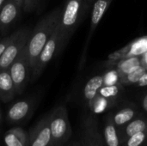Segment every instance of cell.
Instances as JSON below:
<instances>
[{"instance_id":"8fae6325","label":"cell","mask_w":147,"mask_h":146,"mask_svg":"<svg viewBox=\"0 0 147 146\" xmlns=\"http://www.w3.org/2000/svg\"><path fill=\"white\" fill-rule=\"evenodd\" d=\"M140 113L142 112H140V108L136 104L128 102L122 105L115 111L111 112V115L115 125L116 126L117 129L120 130Z\"/></svg>"},{"instance_id":"9a60e30c","label":"cell","mask_w":147,"mask_h":146,"mask_svg":"<svg viewBox=\"0 0 147 146\" xmlns=\"http://www.w3.org/2000/svg\"><path fill=\"white\" fill-rule=\"evenodd\" d=\"M14 82L8 70H0V101L6 103L16 96Z\"/></svg>"},{"instance_id":"e0dca14e","label":"cell","mask_w":147,"mask_h":146,"mask_svg":"<svg viewBox=\"0 0 147 146\" xmlns=\"http://www.w3.org/2000/svg\"><path fill=\"white\" fill-rule=\"evenodd\" d=\"M118 103L116 100H111L102 96L101 95L97 94L90 102L88 103V108L90 113L94 114H101L107 111H109Z\"/></svg>"},{"instance_id":"52a82bcc","label":"cell","mask_w":147,"mask_h":146,"mask_svg":"<svg viewBox=\"0 0 147 146\" xmlns=\"http://www.w3.org/2000/svg\"><path fill=\"white\" fill-rule=\"evenodd\" d=\"M79 142L81 146H106L96 114L90 113L84 117Z\"/></svg>"},{"instance_id":"7402d4cb","label":"cell","mask_w":147,"mask_h":146,"mask_svg":"<svg viewBox=\"0 0 147 146\" xmlns=\"http://www.w3.org/2000/svg\"><path fill=\"white\" fill-rule=\"evenodd\" d=\"M147 37L139 39L131 43L130 49L127 54V57L130 56H141L147 52Z\"/></svg>"},{"instance_id":"6da1fadb","label":"cell","mask_w":147,"mask_h":146,"mask_svg":"<svg viewBox=\"0 0 147 146\" xmlns=\"http://www.w3.org/2000/svg\"><path fill=\"white\" fill-rule=\"evenodd\" d=\"M61 9L57 8L42 17L31 30L26 47L30 66L33 69L42 48L55 31L60 18Z\"/></svg>"},{"instance_id":"7a4b0ae2","label":"cell","mask_w":147,"mask_h":146,"mask_svg":"<svg viewBox=\"0 0 147 146\" xmlns=\"http://www.w3.org/2000/svg\"><path fill=\"white\" fill-rule=\"evenodd\" d=\"M51 131V146H65L71 139L72 129L68 111L64 104L56 106L48 114Z\"/></svg>"},{"instance_id":"7c38bea8","label":"cell","mask_w":147,"mask_h":146,"mask_svg":"<svg viewBox=\"0 0 147 146\" xmlns=\"http://www.w3.org/2000/svg\"><path fill=\"white\" fill-rule=\"evenodd\" d=\"M22 8L8 0L0 9V32L9 29L20 17Z\"/></svg>"},{"instance_id":"ac0fdd59","label":"cell","mask_w":147,"mask_h":146,"mask_svg":"<svg viewBox=\"0 0 147 146\" xmlns=\"http://www.w3.org/2000/svg\"><path fill=\"white\" fill-rule=\"evenodd\" d=\"M103 85V77L102 75H96L92 77L88 80L84 88V99L86 102L87 105L89 102L93 100V98L98 94L99 89Z\"/></svg>"},{"instance_id":"ba28073f","label":"cell","mask_w":147,"mask_h":146,"mask_svg":"<svg viewBox=\"0 0 147 146\" xmlns=\"http://www.w3.org/2000/svg\"><path fill=\"white\" fill-rule=\"evenodd\" d=\"M35 100L26 98L14 102L7 110L6 120L9 124H19L23 122L34 111Z\"/></svg>"},{"instance_id":"4fadbf2b","label":"cell","mask_w":147,"mask_h":146,"mask_svg":"<svg viewBox=\"0 0 147 146\" xmlns=\"http://www.w3.org/2000/svg\"><path fill=\"white\" fill-rule=\"evenodd\" d=\"M147 130V115L143 113H140L134 120L118 130L119 136L121 143L131 136L140 133L142 131Z\"/></svg>"},{"instance_id":"1f68e13d","label":"cell","mask_w":147,"mask_h":146,"mask_svg":"<svg viewBox=\"0 0 147 146\" xmlns=\"http://www.w3.org/2000/svg\"><path fill=\"white\" fill-rule=\"evenodd\" d=\"M11 1H13L15 3H16L17 5H19L20 7H22V5H23V1H24V0H11Z\"/></svg>"},{"instance_id":"9c48e42d","label":"cell","mask_w":147,"mask_h":146,"mask_svg":"<svg viewBox=\"0 0 147 146\" xmlns=\"http://www.w3.org/2000/svg\"><path fill=\"white\" fill-rule=\"evenodd\" d=\"M48 114L40 119L28 133V146H51Z\"/></svg>"},{"instance_id":"484cf974","label":"cell","mask_w":147,"mask_h":146,"mask_svg":"<svg viewBox=\"0 0 147 146\" xmlns=\"http://www.w3.org/2000/svg\"><path fill=\"white\" fill-rule=\"evenodd\" d=\"M40 0H24L22 5V10L25 12H30L35 9Z\"/></svg>"},{"instance_id":"8992f818","label":"cell","mask_w":147,"mask_h":146,"mask_svg":"<svg viewBox=\"0 0 147 146\" xmlns=\"http://www.w3.org/2000/svg\"><path fill=\"white\" fill-rule=\"evenodd\" d=\"M31 29L22 28L14 32V36L0 58V70H8L27 45Z\"/></svg>"},{"instance_id":"836d02e7","label":"cell","mask_w":147,"mask_h":146,"mask_svg":"<svg viewBox=\"0 0 147 146\" xmlns=\"http://www.w3.org/2000/svg\"><path fill=\"white\" fill-rule=\"evenodd\" d=\"M96 1V0H88V1H85V3H87V2H88V3H94Z\"/></svg>"},{"instance_id":"44dd1931","label":"cell","mask_w":147,"mask_h":146,"mask_svg":"<svg viewBox=\"0 0 147 146\" xmlns=\"http://www.w3.org/2000/svg\"><path fill=\"white\" fill-rule=\"evenodd\" d=\"M146 71V67H145L144 65H141L137 69L122 76L121 77V83L122 85H134V84L136 85L137 83L140 81V79L141 78V77L144 75V73Z\"/></svg>"},{"instance_id":"d6a6232c","label":"cell","mask_w":147,"mask_h":146,"mask_svg":"<svg viewBox=\"0 0 147 146\" xmlns=\"http://www.w3.org/2000/svg\"><path fill=\"white\" fill-rule=\"evenodd\" d=\"M7 1H8V0H0V9L4 5V3H5Z\"/></svg>"},{"instance_id":"277c9868","label":"cell","mask_w":147,"mask_h":146,"mask_svg":"<svg viewBox=\"0 0 147 146\" xmlns=\"http://www.w3.org/2000/svg\"><path fill=\"white\" fill-rule=\"evenodd\" d=\"M85 8V0H67L61 9L58 27L68 40L79 24Z\"/></svg>"},{"instance_id":"603a6c76","label":"cell","mask_w":147,"mask_h":146,"mask_svg":"<svg viewBox=\"0 0 147 146\" xmlns=\"http://www.w3.org/2000/svg\"><path fill=\"white\" fill-rule=\"evenodd\" d=\"M122 146H147V130L138 133L121 143Z\"/></svg>"},{"instance_id":"5b68a950","label":"cell","mask_w":147,"mask_h":146,"mask_svg":"<svg viewBox=\"0 0 147 146\" xmlns=\"http://www.w3.org/2000/svg\"><path fill=\"white\" fill-rule=\"evenodd\" d=\"M9 71L14 82L16 94H22L29 82L32 72L26 46L22 50L18 57L10 65Z\"/></svg>"},{"instance_id":"d6986e66","label":"cell","mask_w":147,"mask_h":146,"mask_svg":"<svg viewBox=\"0 0 147 146\" xmlns=\"http://www.w3.org/2000/svg\"><path fill=\"white\" fill-rule=\"evenodd\" d=\"M141 65H142V55L126 57L121 59L116 64V70L121 77L122 76L137 69Z\"/></svg>"},{"instance_id":"5bb4252c","label":"cell","mask_w":147,"mask_h":146,"mask_svg":"<svg viewBox=\"0 0 147 146\" xmlns=\"http://www.w3.org/2000/svg\"><path fill=\"white\" fill-rule=\"evenodd\" d=\"M102 133L106 146H122L118 129L112 119L111 112H109L105 116Z\"/></svg>"},{"instance_id":"2e32d148","label":"cell","mask_w":147,"mask_h":146,"mask_svg":"<svg viewBox=\"0 0 147 146\" xmlns=\"http://www.w3.org/2000/svg\"><path fill=\"white\" fill-rule=\"evenodd\" d=\"M6 146H28V133L20 126H16L4 134Z\"/></svg>"},{"instance_id":"f546056e","label":"cell","mask_w":147,"mask_h":146,"mask_svg":"<svg viewBox=\"0 0 147 146\" xmlns=\"http://www.w3.org/2000/svg\"><path fill=\"white\" fill-rule=\"evenodd\" d=\"M65 146H81V145L78 140H72V141L70 140Z\"/></svg>"},{"instance_id":"d4e9b609","label":"cell","mask_w":147,"mask_h":146,"mask_svg":"<svg viewBox=\"0 0 147 146\" xmlns=\"http://www.w3.org/2000/svg\"><path fill=\"white\" fill-rule=\"evenodd\" d=\"M103 85H114L121 83V76L119 75L116 68H111L103 75Z\"/></svg>"},{"instance_id":"4316f807","label":"cell","mask_w":147,"mask_h":146,"mask_svg":"<svg viewBox=\"0 0 147 146\" xmlns=\"http://www.w3.org/2000/svg\"><path fill=\"white\" fill-rule=\"evenodd\" d=\"M13 36H14V33L9 34V35H8V36H5L4 38L0 40V58L3 55V52L5 51V49L8 46V45L10 42V40H12Z\"/></svg>"},{"instance_id":"e575fe53","label":"cell","mask_w":147,"mask_h":146,"mask_svg":"<svg viewBox=\"0 0 147 146\" xmlns=\"http://www.w3.org/2000/svg\"><path fill=\"white\" fill-rule=\"evenodd\" d=\"M2 121V112H1V109H0V123Z\"/></svg>"},{"instance_id":"3957f363","label":"cell","mask_w":147,"mask_h":146,"mask_svg":"<svg viewBox=\"0 0 147 146\" xmlns=\"http://www.w3.org/2000/svg\"><path fill=\"white\" fill-rule=\"evenodd\" d=\"M68 39L64 35L61 30L57 26L55 31L51 35L44 47L42 48L31 72V82H34L41 75L45 68L51 60L67 44Z\"/></svg>"},{"instance_id":"cb8c5ba5","label":"cell","mask_w":147,"mask_h":146,"mask_svg":"<svg viewBox=\"0 0 147 146\" xmlns=\"http://www.w3.org/2000/svg\"><path fill=\"white\" fill-rule=\"evenodd\" d=\"M130 46H131V43L128 44L127 46L122 47L121 49H119V50L114 52L113 53L109 54V57H108L107 62H106V65L108 67H113L121 59L126 58L127 57V52H128V51L130 49Z\"/></svg>"},{"instance_id":"4dcf8cb0","label":"cell","mask_w":147,"mask_h":146,"mask_svg":"<svg viewBox=\"0 0 147 146\" xmlns=\"http://www.w3.org/2000/svg\"><path fill=\"white\" fill-rule=\"evenodd\" d=\"M143 55L144 56H142V65L147 68V52H146Z\"/></svg>"},{"instance_id":"30bf717a","label":"cell","mask_w":147,"mask_h":146,"mask_svg":"<svg viewBox=\"0 0 147 146\" xmlns=\"http://www.w3.org/2000/svg\"><path fill=\"white\" fill-rule=\"evenodd\" d=\"M113 0H96L94 3H93V9H92V12H91V17H90V31H89V34H88V38L86 40V44L84 49V53L82 56V61H81V65L83 64V62L84 61V58H85V54H86V51L89 46V43L90 41V39L95 32V30L96 29L98 24L100 23V22L102 21L103 15H105L106 11L108 10L110 3H112Z\"/></svg>"},{"instance_id":"ffe728a7","label":"cell","mask_w":147,"mask_h":146,"mask_svg":"<svg viewBox=\"0 0 147 146\" xmlns=\"http://www.w3.org/2000/svg\"><path fill=\"white\" fill-rule=\"evenodd\" d=\"M122 90H123V85L121 83L114 84V85H102V88L99 89L98 94L105 98L119 101Z\"/></svg>"},{"instance_id":"f1b7e54d","label":"cell","mask_w":147,"mask_h":146,"mask_svg":"<svg viewBox=\"0 0 147 146\" xmlns=\"http://www.w3.org/2000/svg\"><path fill=\"white\" fill-rule=\"evenodd\" d=\"M139 87H146L147 86V71L144 73V75L141 77V78L140 79V81L137 83L136 84Z\"/></svg>"},{"instance_id":"83f0119b","label":"cell","mask_w":147,"mask_h":146,"mask_svg":"<svg viewBox=\"0 0 147 146\" xmlns=\"http://www.w3.org/2000/svg\"><path fill=\"white\" fill-rule=\"evenodd\" d=\"M140 109L142 110L143 114L147 115V91L140 99Z\"/></svg>"}]
</instances>
